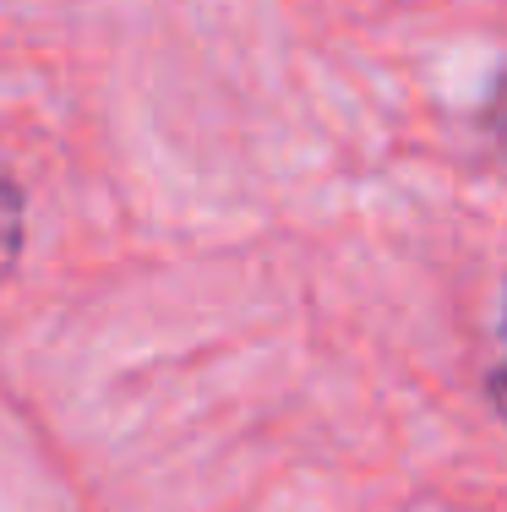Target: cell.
Listing matches in <instances>:
<instances>
[{"label":"cell","instance_id":"1","mask_svg":"<svg viewBox=\"0 0 507 512\" xmlns=\"http://www.w3.org/2000/svg\"><path fill=\"white\" fill-rule=\"evenodd\" d=\"M22 256V186L0 169V278L17 267Z\"/></svg>","mask_w":507,"mask_h":512},{"label":"cell","instance_id":"3","mask_svg":"<svg viewBox=\"0 0 507 512\" xmlns=\"http://www.w3.org/2000/svg\"><path fill=\"white\" fill-rule=\"evenodd\" d=\"M491 404H497V414L507 420V371H497V376H491Z\"/></svg>","mask_w":507,"mask_h":512},{"label":"cell","instance_id":"2","mask_svg":"<svg viewBox=\"0 0 507 512\" xmlns=\"http://www.w3.org/2000/svg\"><path fill=\"white\" fill-rule=\"evenodd\" d=\"M480 120H486V131H491V137H502V142H507V71L497 77V88H491L486 115H480Z\"/></svg>","mask_w":507,"mask_h":512}]
</instances>
